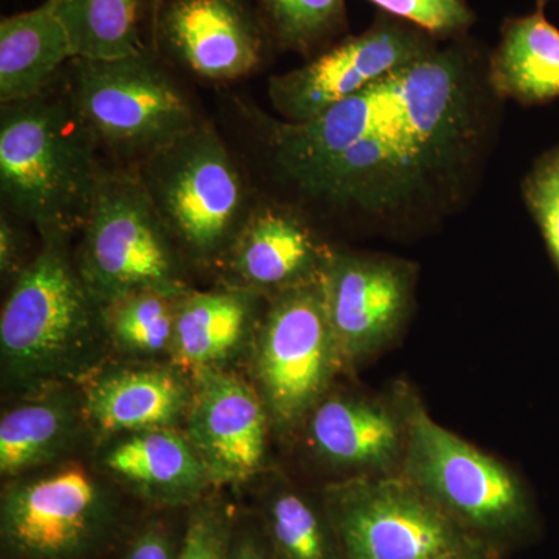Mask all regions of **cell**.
<instances>
[{
    "mask_svg": "<svg viewBox=\"0 0 559 559\" xmlns=\"http://www.w3.org/2000/svg\"><path fill=\"white\" fill-rule=\"evenodd\" d=\"M102 336L100 301L70 259L68 245H44L14 278L3 304V373L17 389L44 392L90 369Z\"/></svg>",
    "mask_w": 559,
    "mask_h": 559,
    "instance_id": "3957f363",
    "label": "cell"
},
{
    "mask_svg": "<svg viewBox=\"0 0 559 559\" xmlns=\"http://www.w3.org/2000/svg\"><path fill=\"white\" fill-rule=\"evenodd\" d=\"M274 559H337L341 546L325 510L293 488H278L266 503Z\"/></svg>",
    "mask_w": 559,
    "mask_h": 559,
    "instance_id": "d4e9b609",
    "label": "cell"
},
{
    "mask_svg": "<svg viewBox=\"0 0 559 559\" xmlns=\"http://www.w3.org/2000/svg\"><path fill=\"white\" fill-rule=\"evenodd\" d=\"M229 559H274L255 536L240 535L231 540Z\"/></svg>",
    "mask_w": 559,
    "mask_h": 559,
    "instance_id": "1f68e13d",
    "label": "cell"
},
{
    "mask_svg": "<svg viewBox=\"0 0 559 559\" xmlns=\"http://www.w3.org/2000/svg\"><path fill=\"white\" fill-rule=\"evenodd\" d=\"M550 0H536V7H543V9H546L547 3H549Z\"/></svg>",
    "mask_w": 559,
    "mask_h": 559,
    "instance_id": "836d02e7",
    "label": "cell"
},
{
    "mask_svg": "<svg viewBox=\"0 0 559 559\" xmlns=\"http://www.w3.org/2000/svg\"><path fill=\"white\" fill-rule=\"evenodd\" d=\"M76 266L100 305L142 289L187 290L182 252L138 171L103 173Z\"/></svg>",
    "mask_w": 559,
    "mask_h": 559,
    "instance_id": "52a82bcc",
    "label": "cell"
},
{
    "mask_svg": "<svg viewBox=\"0 0 559 559\" xmlns=\"http://www.w3.org/2000/svg\"><path fill=\"white\" fill-rule=\"evenodd\" d=\"M171 536L160 525L153 524L139 533L124 559H176Z\"/></svg>",
    "mask_w": 559,
    "mask_h": 559,
    "instance_id": "f546056e",
    "label": "cell"
},
{
    "mask_svg": "<svg viewBox=\"0 0 559 559\" xmlns=\"http://www.w3.org/2000/svg\"><path fill=\"white\" fill-rule=\"evenodd\" d=\"M183 293L142 289L106 301L102 305L106 340L132 356L170 353Z\"/></svg>",
    "mask_w": 559,
    "mask_h": 559,
    "instance_id": "cb8c5ba5",
    "label": "cell"
},
{
    "mask_svg": "<svg viewBox=\"0 0 559 559\" xmlns=\"http://www.w3.org/2000/svg\"><path fill=\"white\" fill-rule=\"evenodd\" d=\"M191 389L179 373L164 367L106 371L84 390V419L102 436L173 429L186 419Z\"/></svg>",
    "mask_w": 559,
    "mask_h": 559,
    "instance_id": "e0dca14e",
    "label": "cell"
},
{
    "mask_svg": "<svg viewBox=\"0 0 559 559\" xmlns=\"http://www.w3.org/2000/svg\"><path fill=\"white\" fill-rule=\"evenodd\" d=\"M396 396L407 425L406 479L466 532L500 535L532 525V498L516 471L437 423L406 385Z\"/></svg>",
    "mask_w": 559,
    "mask_h": 559,
    "instance_id": "5b68a950",
    "label": "cell"
},
{
    "mask_svg": "<svg viewBox=\"0 0 559 559\" xmlns=\"http://www.w3.org/2000/svg\"><path fill=\"white\" fill-rule=\"evenodd\" d=\"M417 280L409 260L334 249L323 288L342 366L356 369L399 340L414 312Z\"/></svg>",
    "mask_w": 559,
    "mask_h": 559,
    "instance_id": "7c38bea8",
    "label": "cell"
},
{
    "mask_svg": "<svg viewBox=\"0 0 559 559\" xmlns=\"http://www.w3.org/2000/svg\"><path fill=\"white\" fill-rule=\"evenodd\" d=\"M75 401L61 393L32 400L0 419V473L20 476L68 451L80 428Z\"/></svg>",
    "mask_w": 559,
    "mask_h": 559,
    "instance_id": "7402d4cb",
    "label": "cell"
},
{
    "mask_svg": "<svg viewBox=\"0 0 559 559\" xmlns=\"http://www.w3.org/2000/svg\"><path fill=\"white\" fill-rule=\"evenodd\" d=\"M440 44L417 25L380 11L367 31L345 36L301 68L272 76L267 86L272 108L280 120L310 121Z\"/></svg>",
    "mask_w": 559,
    "mask_h": 559,
    "instance_id": "8fae6325",
    "label": "cell"
},
{
    "mask_svg": "<svg viewBox=\"0 0 559 559\" xmlns=\"http://www.w3.org/2000/svg\"><path fill=\"white\" fill-rule=\"evenodd\" d=\"M68 90L100 150L143 162L200 123L187 95L148 51L72 60Z\"/></svg>",
    "mask_w": 559,
    "mask_h": 559,
    "instance_id": "8992f818",
    "label": "cell"
},
{
    "mask_svg": "<svg viewBox=\"0 0 559 559\" xmlns=\"http://www.w3.org/2000/svg\"><path fill=\"white\" fill-rule=\"evenodd\" d=\"M333 253L304 210L259 201L223 261L231 286L271 297L322 280Z\"/></svg>",
    "mask_w": 559,
    "mask_h": 559,
    "instance_id": "5bb4252c",
    "label": "cell"
},
{
    "mask_svg": "<svg viewBox=\"0 0 559 559\" xmlns=\"http://www.w3.org/2000/svg\"><path fill=\"white\" fill-rule=\"evenodd\" d=\"M68 32L73 60H116L145 50L142 0H50Z\"/></svg>",
    "mask_w": 559,
    "mask_h": 559,
    "instance_id": "603a6c76",
    "label": "cell"
},
{
    "mask_svg": "<svg viewBox=\"0 0 559 559\" xmlns=\"http://www.w3.org/2000/svg\"><path fill=\"white\" fill-rule=\"evenodd\" d=\"M103 465L140 498L159 506L194 502L212 485L197 451L175 429L120 436L106 451Z\"/></svg>",
    "mask_w": 559,
    "mask_h": 559,
    "instance_id": "d6986e66",
    "label": "cell"
},
{
    "mask_svg": "<svg viewBox=\"0 0 559 559\" xmlns=\"http://www.w3.org/2000/svg\"><path fill=\"white\" fill-rule=\"evenodd\" d=\"M432 559H491L489 558L484 543L477 538H469L454 549L443 551L439 557Z\"/></svg>",
    "mask_w": 559,
    "mask_h": 559,
    "instance_id": "d6a6232c",
    "label": "cell"
},
{
    "mask_svg": "<svg viewBox=\"0 0 559 559\" xmlns=\"http://www.w3.org/2000/svg\"><path fill=\"white\" fill-rule=\"evenodd\" d=\"M73 60L64 25L50 0L0 22V102L28 100L53 86Z\"/></svg>",
    "mask_w": 559,
    "mask_h": 559,
    "instance_id": "44dd1931",
    "label": "cell"
},
{
    "mask_svg": "<svg viewBox=\"0 0 559 559\" xmlns=\"http://www.w3.org/2000/svg\"><path fill=\"white\" fill-rule=\"evenodd\" d=\"M98 150L66 87L2 105V200L43 245H69L86 226L105 173Z\"/></svg>",
    "mask_w": 559,
    "mask_h": 559,
    "instance_id": "7a4b0ae2",
    "label": "cell"
},
{
    "mask_svg": "<svg viewBox=\"0 0 559 559\" xmlns=\"http://www.w3.org/2000/svg\"><path fill=\"white\" fill-rule=\"evenodd\" d=\"M22 235L9 216L2 213L0 218V271L3 275L21 274Z\"/></svg>",
    "mask_w": 559,
    "mask_h": 559,
    "instance_id": "4dcf8cb0",
    "label": "cell"
},
{
    "mask_svg": "<svg viewBox=\"0 0 559 559\" xmlns=\"http://www.w3.org/2000/svg\"><path fill=\"white\" fill-rule=\"evenodd\" d=\"M252 342L257 390L272 425L300 428L344 369L323 278L267 297Z\"/></svg>",
    "mask_w": 559,
    "mask_h": 559,
    "instance_id": "ba28073f",
    "label": "cell"
},
{
    "mask_svg": "<svg viewBox=\"0 0 559 559\" xmlns=\"http://www.w3.org/2000/svg\"><path fill=\"white\" fill-rule=\"evenodd\" d=\"M521 191L559 274V143L533 162Z\"/></svg>",
    "mask_w": 559,
    "mask_h": 559,
    "instance_id": "4316f807",
    "label": "cell"
},
{
    "mask_svg": "<svg viewBox=\"0 0 559 559\" xmlns=\"http://www.w3.org/2000/svg\"><path fill=\"white\" fill-rule=\"evenodd\" d=\"M382 13L409 22L433 38L447 40L468 36L476 13L468 0H369Z\"/></svg>",
    "mask_w": 559,
    "mask_h": 559,
    "instance_id": "83f0119b",
    "label": "cell"
},
{
    "mask_svg": "<svg viewBox=\"0 0 559 559\" xmlns=\"http://www.w3.org/2000/svg\"><path fill=\"white\" fill-rule=\"evenodd\" d=\"M259 5L275 43L307 57L347 32V0H259Z\"/></svg>",
    "mask_w": 559,
    "mask_h": 559,
    "instance_id": "484cf974",
    "label": "cell"
},
{
    "mask_svg": "<svg viewBox=\"0 0 559 559\" xmlns=\"http://www.w3.org/2000/svg\"><path fill=\"white\" fill-rule=\"evenodd\" d=\"M138 175L180 252L201 263L223 261L257 202L205 121L140 162Z\"/></svg>",
    "mask_w": 559,
    "mask_h": 559,
    "instance_id": "277c9868",
    "label": "cell"
},
{
    "mask_svg": "<svg viewBox=\"0 0 559 559\" xmlns=\"http://www.w3.org/2000/svg\"><path fill=\"white\" fill-rule=\"evenodd\" d=\"M305 423L312 452L331 468L352 476L401 473L407 425L399 396L389 403L329 393Z\"/></svg>",
    "mask_w": 559,
    "mask_h": 559,
    "instance_id": "2e32d148",
    "label": "cell"
},
{
    "mask_svg": "<svg viewBox=\"0 0 559 559\" xmlns=\"http://www.w3.org/2000/svg\"><path fill=\"white\" fill-rule=\"evenodd\" d=\"M266 32L241 0H167L157 17L165 49L209 81L242 79L259 68Z\"/></svg>",
    "mask_w": 559,
    "mask_h": 559,
    "instance_id": "9a60e30c",
    "label": "cell"
},
{
    "mask_svg": "<svg viewBox=\"0 0 559 559\" xmlns=\"http://www.w3.org/2000/svg\"><path fill=\"white\" fill-rule=\"evenodd\" d=\"M323 510L344 559H432L473 538L401 473L330 485Z\"/></svg>",
    "mask_w": 559,
    "mask_h": 559,
    "instance_id": "9c48e42d",
    "label": "cell"
},
{
    "mask_svg": "<svg viewBox=\"0 0 559 559\" xmlns=\"http://www.w3.org/2000/svg\"><path fill=\"white\" fill-rule=\"evenodd\" d=\"M186 437L212 485L245 484L263 466L272 425L257 389L223 369L194 374Z\"/></svg>",
    "mask_w": 559,
    "mask_h": 559,
    "instance_id": "4fadbf2b",
    "label": "cell"
},
{
    "mask_svg": "<svg viewBox=\"0 0 559 559\" xmlns=\"http://www.w3.org/2000/svg\"><path fill=\"white\" fill-rule=\"evenodd\" d=\"M263 294L238 286L187 289L180 296L170 355L186 373L221 369L238 347L253 340L263 316Z\"/></svg>",
    "mask_w": 559,
    "mask_h": 559,
    "instance_id": "ac0fdd59",
    "label": "cell"
},
{
    "mask_svg": "<svg viewBox=\"0 0 559 559\" xmlns=\"http://www.w3.org/2000/svg\"><path fill=\"white\" fill-rule=\"evenodd\" d=\"M231 540L226 513L201 506L191 513L176 559H229Z\"/></svg>",
    "mask_w": 559,
    "mask_h": 559,
    "instance_id": "f1b7e54d",
    "label": "cell"
},
{
    "mask_svg": "<svg viewBox=\"0 0 559 559\" xmlns=\"http://www.w3.org/2000/svg\"><path fill=\"white\" fill-rule=\"evenodd\" d=\"M479 44L447 40L304 123L260 121L275 170L305 201L381 235L460 209L492 148L500 100Z\"/></svg>",
    "mask_w": 559,
    "mask_h": 559,
    "instance_id": "6da1fadb",
    "label": "cell"
},
{
    "mask_svg": "<svg viewBox=\"0 0 559 559\" xmlns=\"http://www.w3.org/2000/svg\"><path fill=\"white\" fill-rule=\"evenodd\" d=\"M487 81L500 102L530 108L559 100V28L546 9L502 22L498 46L487 58Z\"/></svg>",
    "mask_w": 559,
    "mask_h": 559,
    "instance_id": "ffe728a7",
    "label": "cell"
},
{
    "mask_svg": "<svg viewBox=\"0 0 559 559\" xmlns=\"http://www.w3.org/2000/svg\"><path fill=\"white\" fill-rule=\"evenodd\" d=\"M117 520L108 489L70 465L7 488L0 532L14 559H84L108 544Z\"/></svg>",
    "mask_w": 559,
    "mask_h": 559,
    "instance_id": "30bf717a",
    "label": "cell"
}]
</instances>
